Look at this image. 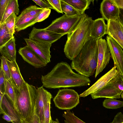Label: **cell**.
<instances>
[{"mask_svg": "<svg viewBox=\"0 0 123 123\" xmlns=\"http://www.w3.org/2000/svg\"><path fill=\"white\" fill-rule=\"evenodd\" d=\"M121 97L123 99V91L121 95Z\"/></svg>", "mask_w": 123, "mask_h": 123, "instance_id": "cell-43", "label": "cell"}, {"mask_svg": "<svg viewBox=\"0 0 123 123\" xmlns=\"http://www.w3.org/2000/svg\"><path fill=\"white\" fill-rule=\"evenodd\" d=\"M119 8L123 9V0H113Z\"/></svg>", "mask_w": 123, "mask_h": 123, "instance_id": "cell-41", "label": "cell"}, {"mask_svg": "<svg viewBox=\"0 0 123 123\" xmlns=\"http://www.w3.org/2000/svg\"><path fill=\"white\" fill-rule=\"evenodd\" d=\"M18 52L25 61L36 68L43 67L47 64L27 45L20 48Z\"/></svg>", "mask_w": 123, "mask_h": 123, "instance_id": "cell-15", "label": "cell"}, {"mask_svg": "<svg viewBox=\"0 0 123 123\" xmlns=\"http://www.w3.org/2000/svg\"><path fill=\"white\" fill-rule=\"evenodd\" d=\"M92 17L84 13L78 25L70 33L68 34L64 51L66 57L72 61L91 38L93 21Z\"/></svg>", "mask_w": 123, "mask_h": 123, "instance_id": "cell-2", "label": "cell"}, {"mask_svg": "<svg viewBox=\"0 0 123 123\" xmlns=\"http://www.w3.org/2000/svg\"><path fill=\"white\" fill-rule=\"evenodd\" d=\"M6 76L1 69H0V92L3 94H5L6 84Z\"/></svg>", "mask_w": 123, "mask_h": 123, "instance_id": "cell-34", "label": "cell"}, {"mask_svg": "<svg viewBox=\"0 0 123 123\" xmlns=\"http://www.w3.org/2000/svg\"><path fill=\"white\" fill-rule=\"evenodd\" d=\"M119 73L116 67L114 66L90 87L80 94V97H85L101 89Z\"/></svg>", "mask_w": 123, "mask_h": 123, "instance_id": "cell-12", "label": "cell"}, {"mask_svg": "<svg viewBox=\"0 0 123 123\" xmlns=\"http://www.w3.org/2000/svg\"><path fill=\"white\" fill-rule=\"evenodd\" d=\"M41 79L43 86L49 89L86 86L91 82L88 78L75 73L64 62L58 63L50 72L42 75Z\"/></svg>", "mask_w": 123, "mask_h": 123, "instance_id": "cell-1", "label": "cell"}, {"mask_svg": "<svg viewBox=\"0 0 123 123\" xmlns=\"http://www.w3.org/2000/svg\"><path fill=\"white\" fill-rule=\"evenodd\" d=\"M43 9L37 6L36 5L28 7L23 11L17 17L15 25L26 18L39 14Z\"/></svg>", "mask_w": 123, "mask_h": 123, "instance_id": "cell-21", "label": "cell"}, {"mask_svg": "<svg viewBox=\"0 0 123 123\" xmlns=\"http://www.w3.org/2000/svg\"><path fill=\"white\" fill-rule=\"evenodd\" d=\"M51 11L50 9H43L36 19V23L42 22L47 18L50 14Z\"/></svg>", "mask_w": 123, "mask_h": 123, "instance_id": "cell-33", "label": "cell"}, {"mask_svg": "<svg viewBox=\"0 0 123 123\" xmlns=\"http://www.w3.org/2000/svg\"><path fill=\"white\" fill-rule=\"evenodd\" d=\"M5 94L11 101L13 107L16 110V96L14 86L12 82L7 79L6 80Z\"/></svg>", "mask_w": 123, "mask_h": 123, "instance_id": "cell-25", "label": "cell"}, {"mask_svg": "<svg viewBox=\"0 0 123 123\" xmlns=\"http://www.w3.org/2000/svg\"><path fill=\"white\" fill-rule=\"evenodd\" d=\"M97 40L91 37L71 64L72 69L88 78L94 74L97 68Z\"/></svg>", "mask_w": 123, "mask_h": 123, "instance_id": "cell-3", "label": "cell"}, {"mask_svg": "<svg viewBox=\"0 0 123 123\" xmlns=\"http://www.w3.org/2000/svg\"><path fill=\"white\" fill-rule=\"evenodd\" d=\"M3 114L2 118L4 120L8 122H11L12 123H14V120L13 118L10 116L5 111Z\"/></svg>", "mask_w": 123, "mask_h": 123, "instance_id": "cell-40", "label": "cell"}, {"mask_svg": "<svg viewBox=\"0 0 123 123\" xmlns=\"http://www.w3.org/2000/svg\"><path fill=\"white\" fill-rule=\"evenodd\" d=\"M37 5L43 9L49 8L54 9V8L48 0H33Z\"/></svg>", "mask_w": 123, "mask_h": 123, "instance_id": "cell-35", "label": "cell"}, {"mask_svg": "<svg viewBox=\"0 0 123 123\" xmlns=\"http://www.w3.org/2000/svg\"><path fill=\"white\" fill-rule=\"evenodd\" d=\"M1 54L9 60L16 61V50L15 39L13 36L7 43L0 47Z\"/></svg>", "mask_w": 123, "mask_h": 123, "instance_id": "cell-19", "label": "cell"}, {"mask_svg": "<svg viewBox=\"0 0 123 123\" xmlns=\"http://www.w3.org/2000/svg\"><path fill=\"white\" fill-rule=\"evenodd\" d=\"M51 94L42 86L37 88L35 106L37 114L39 118L40 123H44V107L46 103L51 100Z\"/></svg>", "mask_w": 123, "mask_h": 123, "instance_id": "cell-13", "label": "cell"}, {"mask_svg": "<svg viewBox=\"0 0 123 123\" xmlns=\"http://www.w3.org/2000/svg\"><path fill=\"white\" fill-rule=\"evenodd\" d=\"M12 37L7 30L5 23L0 25V47L4 45Z\"/></svg>", "mask_w": 123, "mask_h": 123, "instance_id": "cell-27", "label": "cell"}, {"mask_svg": "<svg viewBox=\"0 0 123 123\" xmlns=\"http://www.w3.org/2000/svg\"><path fill=\"white\" fill-rule=\"evenodd\" d=\"M10 0H0V22Z\"/></svg>", "mask_w": 123, "mask_h": 123, "instance_id": "cell-36", "label": "cell"}, {"mask_svg": "<svg viewBox=\"0 0 123 123\" xmlns=\"http://www.w3.org/2000/svg\"><path fill=\"white\" fill-rule=\"evenodd\" d=\"M39 14L26 18L16 24L15 27V31L19 32L34 25L36 23V19Z\"/></svg>", "mask_w": 123, "mask_h": 123, "instance_id": "cell-24", "label": "cell"}, {"mask_svg": "<svg viewBox=\"0 0 123 123\" xmlns=\"http://www.w3.org/2000/svg\"><path fill=\"white\" fill-rule=\"evenodd\" d=\"M14 87L16 111L21 119L28 121L31 118L34 111L37 89L26 82L18 89Z\"/></svg>", "mask_w": 123, "mask_h": 123, "instance_id": "cell-4", "label": "cell"}, {"mask_svg": "<svg viewBox=\"0 0 123 123\" xmlns=\"http://www.w3.org/2000/svg\"><path fill=\"white\" fill-rule=\"evenodd\" d=\"M52 123H59L57 119H56L55 121H54L52 120Z\"/></svg>", "mask_w": 123, "mask_h": 123, "instance_id": "cell-42", "label": "cell"}, {"mask_svg": "<svg viewBox=\"0 0 123 123\" xmlns=\"http://www.w3.org/2000/svg\"><path fill=\"white\" fill-rule=\"evenodd\" d=\"M0 59L1 61L0 68L4 73L6 79L12 82L10 69L6 61V58L2 55L0 57Z\"/></svg>", "mask_w": 123, "mask_h": 123, "instance_id": "cell-31", "label": "cell"}, {"mask_svg": "<svg viewBox=\"0 0 123 123\" xmlns=\"http://www.w3.org/2000/svg\"><path fill=\"white\" fill-rule=\"evenodd\" d=\"M51 100L47 102L44 107V123H52L50 115Z\"/></svg>", "mask_w": 123, "mask_h": 123, "instance_id": "cell-32", "label": "cell"}, {"mask_svg": "<svg viewBox=\"0 0 123 123\" xmlns=\"http://www.w3.org/2000/svg\"><path fill=\"white\" fill-rule=\"evenodd\" d=\"M79 97L74 90L64 88L59 90L53 101L55 106L59 109L70 110L79 103Z\"/></svg>", "mask_w": 123, "mask_h": 123, "instance_id": "cell-7", "label": "cell"}, {"mask_svg": "<svg viewBox=\"0 0 123 123\" xmlns=\"http://www.w3.org/2000/svg\"></svg>", "mask_w": 123, "mask_h": 123, "instance_id": "cell-44", "label": "cell"}, {"mask_svg": "<svg viewBox=\"0 0 123 123\" xmlns=\"http://www.w3.org/2000/svg\"><path fill=\"white\" fill-rule=\"evenodd\" d=\"M100 11L102 18L107 21L120 19V11L113 0H103L101 2Z\"/></svg>", "mask_w": 123, "mask_h": 123, "instance_id": "cell-14", "label": "cell"}, {"mask_svg": "<svg viewBox=\"0 0 123 123\" xmlns=\"http://www.w3.org/2000/svg\"><path fill=\"white\" fill-rule=\"evenodd\" d=\"M82 15L68 16L65 14L52 21L48 26L45 28L59 34L65 35L69 34L78 25Z\"/></svg>", "mask_w": 123, "mask_h": 123, "instance_id": "cell-5", "label": "cell"}, {"mask_svg": "<svg viewBox=\"0 0 123 123\" xmlns=\"http://www.w3.org/2000/svg\"><path fill=\"white\" fill-rule=\"evenodd\" d=\"M0 108H2L13 118L14 123H20L21 119L19 117L14 109L11 101L5 94L3 96Z\"/></svg>", "mask_w": 123, "mask_h": 123, "instance_id": "cell-20", "label": "cell"}, {"mask_svg": "<svg viewBox=\"0 0 123 123\" xmlns=\"http://www.w3.org/2000/svg\"><path fill=\"white\" fill-rule=\"evenodd\" d=\"M61 4L62 12H64L67 16H73L82 15L80 12L63 0H61Z\"/></svg>", "mask_w": 123, "mask_h": 123, "instance_id": "cell-26", "label": "cell"}, {"mask_svg": "<svg viewBox=\"0 0 123 123\" xmlns=\"http://www.w3.org/2000/svg\"><path fill=\"white\" fill-rule=\"evenodd\" d=\"M110 123H123V115L121 112L117 113L113 121Z\"/></svg>", "mask_w": 123, "mask_h": 123, "instance_id": "cell-39", "label": "cell"}, {"mask_svg": "<svg viewBox=\"0 0 123 123\" xmlns=\"http://www.w3.org/2000/svg\"><path fill=\"white\" fill-rule=\"evenodd\" d=\"M98 63L95 77L101 73L109 63L111 57L107 41L101 38L97 40Z\"/></svg>", "mask_w": 123, "mask_h": 123, "instance_id": "cell-9", "label": "cell"}, {"mask_svg": "<svg viewBox=\"0 0 123 123\" xmlns=\"http://www.w3.org/2000/svg\"><path fill=\"white\" fill-rule=\"evenodd\" d=\"M107 34V25L103 18L93 20L91 27V37L98 40Z\"/></svg>", "mask_w": 123, "mask_h": 123, "instance_id": "cell-18", "label": "cell"}, {"mask_svg": "<svg viewBox=\"0 0 123 123\" xmlns=\"http://www.w3.org/2000/svg\"><path fill=\"white\" fill-rule=\"evenodd\" d=\"M64 34H60L44 29L33 27L29 34V39L34 41L52 44Z\"/></svg>", "mask_w": 123, "mask_h": 123, "instance_id": "cell-10", "label": "cell"}, {"mask_svg": "<svg viewBox=\"0 0 123 123\" xmlns=\"http://www.w3.org/2000/svg\"><path fill=\"white\" fill-rule=\"evenodd\" d=\"M20 119V123H40L39 118L36 111L35 106L34 112L30 119L27 121L21 119Z\"/></svg>", "mask_w": 123, "mask_h": 123, "instance_id": "cell-38", "label": "cell"}, {"mask_svg": "<svg viewBox=\"0 0 123 123\" xmlns=\"http://www.w3.org/2000/svg\"><path fill=\"white\" fill-rule=\"evenodd\" d=\"M111 57L123 80V50L119 44L111 37H106Z\"/></svg>", "mask_w": 123, "mask_h": 123, "instance_id": "cell-8", "label": "cell"}, {"mask_svg": "<svg viewBox=\"0 0 123 123\" xmlns=\"http://www.w3.org/2000/svg\"><path fill=\"white\" fill-rule=\"evenodd\" d=\"M26 45L31 49L47 64L50 62L51 56L50 48L51 43L34 41L29 38H24Z\"/></svg>", "mask_w": 123, "mask_h": 123, "instance_id": "cell-11", "label": "cell"}, {"mask_svg": "<svg viewBox=\"0 0 123 123\" xmlns=\"http://www.w3.org/2000/svg\"><path fill=\"white\" fill-rule=\"evenodd\" d=\"M123 91V80L119 73L103 88L90 95L93 99L101 98H119Z\"/></svg>", "mask_w": 123, "mask_h": 123, "instance_id": "cell-6", "label": "cell"}, {"mask_svg": "<svg viewBox=\"0 0 123 123\" xmlns=\"http://www.w3.org/2000/svg\"><path fill=\"white\" fill-rule=\"evenodd\" d=\"M19 12V5L17 0H10L6 9L0 25L3 23L6 19L12 13L16 15L18 14Z\"/></svg>", "mask_w": 123, "mask_h": 123, "instance_id": "cell-23", "label": "cell"}, {"mask_svg": "<svg viewBox=\"0 0 123 123\" xmlns=\"http://www.w3.org/2000/svg\"><path fill=\"white\" fill-rule=\"evenodd\" d=\"M64 123H86L75 116L70 110H66L62 114Z\"/></svg>", "mask_w": 123, "mask_h": 123, "instance_id": "cell-30", "label": "cell"}, {"mask_svg": "<svg viewBox=\"0 0 123 123\" xmlns=\"http://www.w3.org/2000/svg\"><path fill=\"white\" fill-rule=\"evenodd\" d=\"M16 14L12 13L5 20L4 22L6 27L12 37H13L15 32V27L16 18Z\"/></svg>", "mask_w": 123, "mask_h": 123, "instance_id": "cell-28", "label": "cell"}, {"mask_svg": "<svg viewBox=\"0 0 123 123\" xmlns=\"http://www.w3.org/2000/svg\"><path fill=\"white\" fill-rule=\"evenodd\" d=\"M103 105L105 108L112 109H116L123 107V101L112 98L105 99Z\"/></svg>", "mask_w": 123, "mask_h": 123, "instance_id": "cell-29", "label": "cell"}, {"mask_svg": "<svg viewBox=\"0 0 123 123\" xmlns=\"http://www.w3.org/2000/svg\"><path fill=\"white\" fill-rule=\"evenodd\" d=\"M6 60L9 68L13 84L18 89L26 82L22 77L16 61H11L6 58Z\"/></svg>", "mask_w": 123, "mask_h": 123, "instance_id": "cell-17", "label": "cell"}, {"mask_svg": "<svg viewBox=\"0 0 123 123\" xmlns=\"http://www.w3.org/2000/svg\"><path fill=\"white\" fill-rule=\"evenodd\" d=\"M107 34L112 38L123 49V24L120 19L110 20L107 24Z\"/></svg>", "mask_w": 123, "mask_h": 123, "instance_id": "cell-16", "label": "cell"}, {"mask_svg": "<svg viewBox=\"0 0 123 123\" xmlns=\"http://www.w3.org/2000/svg\"><path fill=\"white\" fill-rule=\"evenodd\" d=\"M54 8V10L59 13L63 14L62 10L61 0H48Z\"/></svg>", "mask_w": 123, "mask_h": 123, "instance_id": "cell-37", "label": "cell"}, {"mask_svg": "<svg viewBox=\"0 0 123 123\" xmlns=\"http://www.w3.org/2000/svg\"><path fill=\"white\" fill-rule=\"evenodd\" d=\"M80 12L82 15L86 10L89 8L91 0H63Z\"/></svg>", "mask_w": 123, "mask_h": 123, "instance_id": "cell-22", "label": "cell"}]
</instances>
